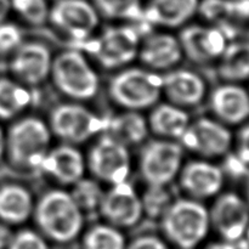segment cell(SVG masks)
I'll list each match as a JSON object with an SVG mask.
<instances>
[{"mask_svg":"<svg viewBox=\"0 0 249 249\" xmlns=\"http://www.w3.org/2000/svg\"><path fill=\"white\" fill-rule=\"evenodd\" d=\"M209 220L221 240L240 242L249 225L247 201L235 192L220 195L209 211Z\"/></svg>","mask_w":249,"mask_h":249,"instance_id":"cell-12","label":"cell"},{"mask_svg":"<svg viewBox=\"0 0 249 249\" xmlns=\"http://www.w3.org/2000/svg\"><path fill=\"white\" fill-rule=\"evenodd\" d=\"M10 11H11V2H10V0H0V23L6 21Z\"/></svg>","mask_w":249,"mask_h":249,"instance_id":"cell-39","label":"cell"},{"mask_svg":"<svg viewBox=\"0 0 249 249\" xmlns=\"http://www.w3.org/2000/svg\"><path fill=\"white\" fill-rule=\"evenodd\" d=\"M11 56L10 71L15 79L23 85L36 87L50 75L53 57L45 44L22 43Z\"/></svg>","mask_w":249,"mask_h":249,"instance_id":"cell-14","label":"cell"},{"mask_svg":"<svg viewBox=\"0 0 249 249\" xmlns=\"http://www.w3.org/2000/svg\"><path fill=\"white\" fill-rule=\"evenodd\" d=\"M141 203H142L143 213H147L153 218L162 216L168 206L172 203L167 186H148L145 196L141 197Z\"/></svg>","mask_w":249,"mask_h":249,"instance_id":"cell-31","label":"cell"},{"mask_svg":"<svg viewBox=\"0 0 249 249\" xmlns=\"http://www.w3.org/2000/svg\"><path fill=\"white\" fill-rule=\"evenodd\" d=\"M178 39L182 53L196 63H207L216 60L229 44L226 34L216 26H187L182 28Z\"/></svg>","mask_w":249,"mask_h":249,"instance_id":"cell-15","label":"cell"},{"mask_svg":"<svg viewBox=\"0 0 249 249\" xmlns=\"http://www.w3.org/2000/svg\"><path fill=\"white\" fill-rule=\"evenodd\" d=\"M11 226L6 225V224L1 223L0 221V249H6L7 246H9L10 240L12 237V231Z\"/></svg>","mask_w":249,"mask_h":249,"instance_id":"cell-37","label":"cell"},{"mask_svg":"<svg viewBox=\"0 0 249 249\" xmlns=\"http://www.w3.org/2000/svg\"><path fill=\"white\" fill-rule=\"evenodd\" d=\"M32 95L22 83L0 77V121L18 117L31 105Z\"/></svg>","mask_w":249,"mask_h":249,"instance_id":"cell-26","label":"cell"},{"mask_svg":"<svg viewBox=\"0 0 249 249\" xmlns=\"http://www.w3.org/2000/svg\"><path fill=\"white\" fill-rule=\"evenodd\" d=\"M199 0H150L143 7V22L150 26L178 28L195 16Z\"/></svg>","mask_w":249,"mask_h":249,"instance_id":"cell-21","label":"cell"},{"mask_svg":"<svg viewBox=\"0 0 249 249\" xmlns=\"http://www.w3.org/2000/svg\"><path fill=\"white\" fill-rule=\"evenodd\" d=\"M72 187L70 194L83 214L99 212L105 191L96 180L82 178L79 181L72 185Z\"/></svg>","mask_w":249,"mask_h":249,"instance_id":"cell-29","label":"cell"},{"mask_svg":"<svg viewBox=\"0 0 249 249\" xmlns=\"http://www.w3.org/2000/svg\"><path fill=\"white\" fill-rule=\"evenodd\" d=\"M139 58L151 71H170L181 61L182 49L177 36L168 33L148 36L140 44Z\"/></svg>","mask_w":249,"mask_h":249,"instance_id":"cell-20","label":"cell"},{"mask_svg":"<svg viewBox=\"0 0 249 249\" xmlns=\"http://www.w3.org/2000/svg\"><path fill=\"white\" fill-rule=\"evenodd\" d=\"M219 74L226 83H240L249 79V41H229L221 53Z\"/></svg>","mask_w":249,"mask_h":249,"instance_id":"cell-25","label":"cell"},{"mask_svg":"<svg viewBox=\"0 0 249 249\" xmlns=\"http://www.w3.org/2000/svg\"><path fill=\"white\" fill-rule=\"evenodd\" d=\"M6 134L5 155L10 164L21 170H38L50 150L51 131L38 117H24L15 122Z\"/></svg>","mask_w":249,"mask_h":249,"instance_id":"cell-3","label":"cell"},{"mask_svg":"<svg viewBox=\"0 0 249 249\" xmlns=\"http://www.w3.org/2000/svg\"><path fill=\"white\" fill-rule=\"evenodd\" d=\"M246 240V243H247V246L249 247V225L247 228V230H246V233H245V237H243Z\"/></svg>","mask_w":249,"mask_h":249,"instance_id":"cell-42","label":"cell"},{"mask_svg":"<svg viewBox=\"0 0 249 249\" xmlns=\"http://www.w3.org/2000/svg\"><path fill=\"white\" fill-rule=\"evenodd\" d=\"M49 21L79 44L91 38L99 26V14L87 0H57L49 11Z\"/></svg>","mask_w":249,"mask_h":249,"instance_id":"cell-11","label":"cell"},{"mask_svg":"<svg viewBox=\"0 0 249 249\" xmlns=\"http://www.w3.org/2000/svg\"><path fill=\"white\" fill-rule=\"evenodd\" d=\"M38 232L51 242L67 245L79 237L84 226V214L70 192L50 190L34 203L33 211Z\"/></svg>","mask_w":249,"mask_h":249,"instance_id":"cell-1","label":"cell"},{"mask_svg":"<svg viewBox=\"0 0 249 249\" xmlns=\"http://www.w3.org/2000/svg\"><path fill=\"white\" fill-rule=\"evenodd\" d=\"M184 148L174 140L150 141L140 155V173L148 186H168L182 168Z\"/></svg>","mask_w":249,"mask_h":249,"instance_id":"cell-8","label":"cell"},{"mask_svg":"<svg viewBox=\"0 0 249 249\" xmlns=\"http://www.w3.org/2000/svg\"><path fill=\"white\" fill-rule=\"evenodd\" d=\"M109 96L118 106L141 111L155 106L162 95V75L148 68L130 67L112 78Z\"/></svg>","mask_w":249,"mask_h":249,"instance_id":"cell-5","label":"cell"},{"mask_svg":"<svg viewBox=\"0 0 249 249\" xmlns=\"http://www.w3.org/2000/svg\"><path fill=\"white\" fill-rule=\"evenodd\" d=\"M190 122L187 112L173 104L156 106L147 119L150 130L167 140H180Z\"/></svg>","mask_w":249,"mask_h":249,"instance_id":"cell-24","label":"cell"},{"mask_svg":"<svg viewBox=\"0 0 249 249\" xmlns=\"http://www.w3.org/2000/svg\"><path fill=\"white\" fill-rule=\"evenodd\" d=\"M246 201H247L249 206V172L248 174L246 175Z\"/></svg>","mask_w":249,"mask_h":249,"instance_id":"cell-41","label":"cell"},{"mask_svg":"<svg viewBox=\"0 0 249 249\" xmlns=\"http://www.w3.org/2000/svg\"><path fill=\"white\" fill-rule=\"evenodd\" d=\"M99 212L107 224L118 229L133 228L143 215L141 197L128 180L105 191Z\"/></svg>","mask_w":249,"mask_h":249,"instance_id":"cell-13","label":"cell"},{"mask_svg":"<svg viewBox=\"0 0 249 249\" xmlns=\"http://www.w3.org/2000/svg\"><path fill=\"white\" fill-rule=\"evenodd\" d=\"M212 111L225 125H238L249 119V91L238 83L219 85L211 95Z\"/></svg>","mask_w":249,"mask_h":249,"instance_id":"cell-19","label":"cell"},{"mask_svg":"<svg viewBox=\"0 0 249 249\" xmlns=\"http://www.w3.org/2000/svg\"><path fill=\"white\" fill-rule=\"evenodd\" d=\"M23 43V36L18 27L11 22L0 23V56L12 55Z\"/></svg>","mask_w":249,"mask_h":249,"instance_id":"cell-33","label":"cell"},{"mask_svg":"<svg viewBox=\"0 0 249 249\" xmlns=\"http://www.w3.org/2000/svg\"><path fill=\"white\" fill-rule=\"evenodd\" d=\"M87 160L75 145L65 143L50 148L41 163L40 170L58 184L72 186L84 178Z\"/></svg>","mask_w":249,"mask_h":249,"instance_id":"cell-17","label":"cell"},{"mask_svg":"<svg viewBox=\"0 0 249 249\" xmlns=\"http://www.w3.org/2000/svg\"><path fill=\"white\" fill-rule=\"evenodd\" d=\"M232 142V133L228 125L218 119L208 117H201L190 122L189 126L180 138L182 148L206 158L226 156L230 152Z\"/></svg>","mask_w":249,"mask_h":249,"instance_id":"cell-10","label":"cell"},{"mask_svg":"<svg viewBox=\"0 0 249 249\" xmlns=\"http://www.w3.org/2000/svg\"><path fill=\"white\" fill-rule=\"evenodd\" d=\"M94 6L107 18L143 22L141 0H94Z\"/></svg>","mask_w":249,"mask_h":249,"instance_id":"cell-28","label":"cell"},{"mask_svg":"<svg viewBox=\"0 0 249 249\" xmlns=\"http://www.w3.org/2000/svg\"><path fill=\"white\" fill-rule=\"evenodd\" d=\"M236 155L249 167V123L240 130L237 136V148Z\"/></svg>","mask_w":249,"mask_h":249,"instance_id":"cell-36","label":"cell"},{"mask_svg":"<svg viewBox=\"0 0 249 249\" xmlns=\"http://www.w3.org/2000/svg\"><path fill=\"white\" fill-rule=\"evenodd\" d=\"M6 249H50L49 241L38 231L22 229L12 233Z\"/></svg>","mask_w":249,"mask_h":249,"instance_id":"cell-32","label":"cell"},{"mask_svg":"<svg viewBox=\"0 0 249 249\" xmlns=\"http://www.w3.org/2000/svg\"><path fill=\"white\" fill-rule=\"evenodd\" d=\"M125 236L121 229L109 224L92 225L83 236V249H125Z\"/></svg>","mask_w":249,"mask_h":249,"instance_id":"cell-27","label":"cell"},{"mask_svg":"<svg viewBox=\"0 0 249 249\" xmlns=\"http://www.w3.org/2000/svg\"><path fill=\"white\" fill-rule=\"evenodd\" d=\"M160 220L165 241L178 249H196L211 230L209 211L190 197L172 201Z\"/></svg>","mask_w":249,"mask_h":249,"instance_id":"cell-2","label":"cell"},{"mask_svg":"<svg viewBox=\"0 0 249 249\" xmlns=\"http://www.w3.org/2000/svg\"><path fill=\"white\" fill-rule=\"evenodd\" d=\"M34 211L32 194L19 184L0 186V221L9 226L24 224Z\"/></svg>","mask_w":249,"mask_h":249,"instance_id":"cell-22","label":"cell"},{"mask_svg":"<svg viewBox=\"0 0 249 249\" xmlns=\"http://www.w3.org/2000/svg\"><path fill=\"white\" fill-rule=\"evenodd\" d=\"M223 172L224 174H229L233 178H246L249 172V167L236 153L230 155L229 152L226 155L225 169H223Z\"/></svg>","mask_w":249,"mask_h":249,"instance_id":"cell-35","label":"cell"},{"mask_svg":"<svg viewBox=\"0 0 249 249\" xmlns=\"http://www.w3.org/2000/svg\"><path fill=\"white\" fill-rule=\"evenodd\" d=\"M125 249H170L164 238L152 233H146L126 243Z\"/></svg>","mask_w":249,"mask_h":249,"instance_id":"cell-34","label":"cell"},{"mask_svg":"<svg viewBox=\"0 0 249 249\" xmlns=\"http://www.w3.org/2000/svg\"><path fill=\"white\" fill-rule=\"evenodd\" d=\"M11 9L28 24L43 26L49 21V6L46 0H10Z\"/></svg>","mask_w":249,"mask_h":249,"instance_id":"cell-30","label":"cell"},{"mask_svg":"<svg viewBox=\"0 0 249 249\" xmlns=\"http://www.w3.org/2000/svg\"><path fill=\"white\" fill-rule=\"evenodd\" d=\"M247 40L249 41V33H248V38H247Z\"/></svg>","mask_w":249,"mask_h":249,"instance_id":"cell-43","label":"cell"},{"mask_svg":"<svg viewBox=\"0 0 249 249\" xmlns=\"http://www.w3.org/2000/svg\"><path fill=\"white\" fill-rule=\"evenodd\" d=\"M140 33L134 26L108 27L95 38L78 44L107 70L122 68L138 57L140 48Z\"/></svg>","mask_w":249,"mask_h":249,"instance_id":"cell-6","label":"cell"},{"mask_svg":"<svg viewBox=\"0 0 249 249\" xmlns=\"http://www.w3.org/2000/svg\"><path fill=\"white\" fill-rule=\"evenodd\" d=\"M5 141H6V134L0 126V160L5 156Z\"/></svg>","mask_w":249,"mask_h":249,"instance_id":"cell-40","label":"cell"},{"mask_svg":"<svg viewBox=\"0 0 249 249\" xmlns=\"http://www.w3.org/2000/svg\"><path fill=\"white\" fill-rule=\"evenodd\" d=\"M207 85L203 78L189 70H170L162 75V94L170 104L185 107H195L203 101Z\"/></svg>","mask_w":249,"mask_h":249,"instance_id":"cell-18","label":"cell"},{"mask_svg":"<svg viewBox=\"0 0 249 249\" xmlns=\"http://www.w3.org/2000/svg\"><path fill=\"white\" fill-rule=\"evenodd\" d=\"M106 119H102L79 104H61L51 111L49 128L53 135L65 143L79 145L92 136L104 133Z\"/></svg>","mask_w":249,"mask_h":249,"instance_id":"cell-7","label":"cell"},{"mask_svg":"<svg viewBox=\"0 0 249 249\" xmlns=\"http://www.w3.org/2000/svg\"><path fill=\"white\" fill-rule=\"evenodd\" d=\"M50 75L56 88L72 100H90L99 91V75L77 48L62 51L53 58Z\"/></svg>","mask_w":249,"mask_h":249,"instance_id":"cell-4","label":"cell"},{"mask_svg":"<svg viewBox=\"0 0 249 249\" xmlns=\"http://www.w3.org/2000/svg\"><path fill=\"white\" fill-rule=\"evenodd\" d=\"M203 249H241L238 242H229V241H218L207 245Z\"/></svg>","mask_w":249,"mask_h":249,"instance_id":"cell-38","label":"cell"},{"mask_svg":"<svg viewBox=\"0 0 249 249\" xmlns=\"http://www.w3.org/2000/svg\"><path fill=\"white\" fill-rule=\"evenodd\" d=\"M148 130L147 119L140 112L126 109L123 113L106 119L104 133L129 147L142 143L147 139Z\"/></svg>","mask_w":249,"mask_h":249,"instance_id":"cell-23","label":"cell"},{"mask_svg":"<svg viewBox=\"0 0 249 249\" xmlns=\"http://www.w3.org/2000/svg\"><path fill=\"white\" fill-rule=\"evenodd\" d=\"M87 165L95 179L116 185L128 180L131 157L125 145L102 133L88 153Z\"/></svg>","mask_w":249,"mask_h":249,"instance_id":"cell-9","label":"cell"},{"mask_svg":"<svg viewBox=\"0 0 249 249\" xmlns=\"http://www.w3.org/2000/svg\"><path fill=\"white\" fill-rule=\"evenodd\" d=\"M180 186L190 198L199 199L218 196L225 181L223 168L207 160H192L181 168Z\"/></svg>","mask_w":249,"mask_h":249,"instance_id":"cell-16","label":"cell"}]
</instances>
